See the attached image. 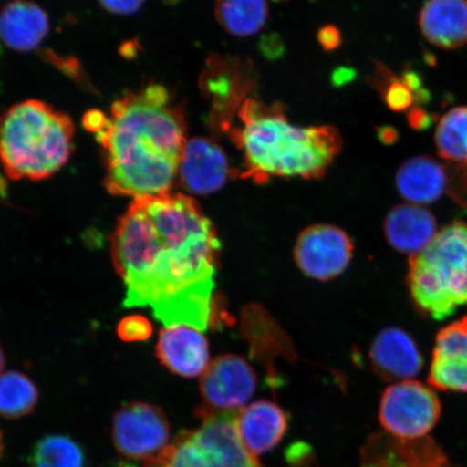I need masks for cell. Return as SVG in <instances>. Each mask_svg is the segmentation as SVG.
<instances>
[{
  "label": "cell",
  "instance_id": "obj_23",
  "mask_svg": "<svg viewBox=\"0 0 467 467\" xmlns=\"http://www.w3.org/2000/svg\"><path fill=\"white\" fill-rule=\"evenodd\" d=\"M39 400L38 389L31 379L17 371L0 375V416L15 420L34 411Z\"/></svg>",
  "mask_w": 467,
  "mask_h": 467
},
{
  "label": "cell",
  "instance_id": "obj_34",
  "mask_svg": "<svg viewBox=\"0 0 467 467\" xmlns=\"http://www.w3.org/2000/svg\"><path fill=\"white\" fill-rule=\"evenodd\" d=\"M4 367H5V355H4L2 347H0V375H2Z\"/></svg>",
  "mask_w": 467,
  "mask_h": 467
},
{
  "label": "cell",
  "instance_id": "obj_8",
  "mask_svg": "<svg viewBox=\"0 0 467 467\" xmlns=\"http://www.w3.org/2000/svg\"><path fill=\"white\" fill-rule=\"evenodd\" d=\"M237 411L198 410L200 429L191 431L192 441L200 452L203 467H260L258 460L248 451L236 428Z\"/></svg>",
  "mask_w": 467,
  "mask_h": 467
},
{
  "label": "cell",
  "instance_id": "obj_30",
  "mask_svg": "<svg viewBox=\"0 0 467 467\" xmlns=\"http://www.w3.org/2000/svg\"><path fill=\"white\" fill-rule=\"evenodd\" d=\"M318 40L326 50H334L341 44V34L335 26H326L320 29Z\"/></svg>",
  "mask_w": 467,
  "mask_h": 467
},
{
  "label": "cell",
  "instance_id": "obj_25",
  "mask_svg": "<svg viewBox=\"0 0 467 467\" xmlns=\"http://www.w3.org/2000/svg\"><path fill=\"white\" fill-rule=\"evenodd\" d=\"M234 71H230L221 61L209 63L204 72L202 85L207 95L213 99L215 109H225L237 98V88L234 79Z\"/></svg>",
  "mask_w": 467,
  "mask_h": 467
},
{
  "label": "cell",
  "instance_id": "obj_20",
  "mask_svg": "<svg viewBox=\"0 0 467 467\" xmlns=\"http://www.w3.org/2000/svg\"><path fill=\"white\" fill-rule=\"evenodd\" d=\"M48 29V16L32 2L16 0L0 11V39L11 49L29 51L36 48Z\"/></svg>",
  "mask_w": 467,
  "mask_h": 467
},
{
  "label": "cell",
  "instance_id": "obj_19",
  "mask_svg": "<svg viewBox=\"0 0 467 467\" xmlns=\"http://www.w3.org/2000/svg\"><path fill=\"white\" fill-rule=\"evenodd\" d=\"M396 185L400 194L412 204L433 203L449 190L447 167L429 156L413 157L397 171Z\"/></svg>",
  "mask_w": 467,
  "mask_h": 467
},
{
  "label": "cell",
  "instance_id": "obj_1",
  "mask_svg": "<svg viewBox=\"0 0 467 467\" xmlns=\"http://www.w3.org/2000/svg\"><path fill=\"white\" fill-rule=\"evenodd\" d=\"M220 241L200 204L184 194L134 198L112 237L126 307H148L168 327L206 331L213 314Z\"/></svg>",
  "mask_w": 467,
  "mask_h": 467
},
{
  "label": "cell",
  "instance_id": "obj_36",
  "mask_svg": "<svg viewBox=\"0 0 467 467\" xmlns=\"http://www.w3.org/2000/svg\"><path fill=\"white\" fill-rule=\"evenodd\" d=\"M167 2H175V0H167Z\"/></svg>",
  "mask_w": 467,
  "mask_h": 467
},
{
  "label": "cell",
  "instance_id": "obj_27",
  "mask_svg": "<svg viewBox=\"0 0 467 467\" xmlns=\"http://www.w3.org/2000/svg\"><path fill=\"white\" fill-rule=\"evenodd\" d=\"M383 91L385 103L395 112H404L417 101L416 95L410 88L401 79L390 78V74L387 75V86L384 87Z\"/></svg>",
  "mask_w": 467,
  "mask_h": 467
},
{
  "label": "cell",
  "instance_id": "obj_12",
  "mask_svg": "<svg viewBox=\"0 0 467 467\" xmlns=\"http://www.w3.org/2000/svg\"><path fill=\"white\" fill-rule=\"evenodd\" d=\"M363 467H453L431 438L402 441L372 436L363 451Z\"/></svg>",
  "mask_w": 467,
  "mask_h": 467
},
{
  "label": "cell",
  "instance_id": "obj_14",
  "mask_svg": "<svg viewBox=\"0 0 467 467\" xmlns=\"http://www.w3.org/2000/svg\"><path fill=\"white\" fill-rule=\"evenodd\" d=\"M156 355L169 371L184 378L202 376L210 364L207 338L202 331L189 326L162 329Z\"/></svg>",
  "mask_w": 467,
  "mask_h": 467
},
{
  "label": "cell",
  "instance_id": "obj_18",
  "mask_svg": "<svg viewBox=\"0 0 467 467\" xmlns=\"http://www.w3.org/2000/svg\"><path fill=\"white\" fill-rule=\"evenodd\" d=\"M420 27L431 45L443 49L467 44V0H428L420 14Z\"/></svg>",
  "mask_w": 467,
  "mask_h": 467
},
{
  "label": "cell",
  "instance_id": "obj_15",
  "mask_svg": "<svg viewBox=\"0 0 467 467\" xmlns=\"http://www.w3.org/2000/svg\"><path fill=\"white\" fill-rule=\"evenodd\" d=\"M373 370L385 381H407L421 372L424 360L413 338L400 328H387L372 342Z\"/></svg>",
  "mask_w": 467,
  "mask_h": 467
},
{
  "label": "cell",
  "instance_id": "obj_29",
  "mask_svg": "<svg viewBox=\"0 0 467 467\" xmlns=\"http://www.w3.org/2000/svg\"><path fill=\"white\" fill-rule=\"evenodd\" d=\"M104 9L116 15H130L141 8L144 0H99Z\"/></svg>",
  "mask_w": 467,
  "mask_h": 467
},
{
  "label": "cell",
  "instance_id": "obj_4",
  "mask_svg": "<svg viewBox=\"0 0 467 467\" xmlns=\"http://www.w3.org/2000/svg\"><path fill=\"white\" fill-rule=\"evenodd\" d=\"M71 117L39 100L0 116V162L11 180L39 181L66 165L74 150Z\"/></svg>",
  "mask_w": 467,
  "mask_h": 467
},
{
  "label": "cell",
  "instance_id": "obj_32",
  "mask_svg": "<svg viewBox=\"0 0 467 467\" xmlns=\"http://www.w3.org/2000/svg\"><path fill=\"white\" fill-rule=\"evenodd\" d=\"M355 78V71L352 68L341 67L332 75V83L335 86L340 87L348 84Z\"/></svg>",
  "mask_w": 467,
  "mask_h": 467
},
{
  "label": "cell",
  "instance_id": "obj_31",
  "mask_svg": "<svg viewBox=\"0 0 467 467\" xmlns=\"http://www.w3.org/2000/svg\"><path fill=\"white\" fill-rule=\"evenodd\" d=\"M409 124L416 130H423L431 124V117L421 109H413L408 115Z\"/></svg>",
  "mask_w": 467,
  "mask_h": 467
},
{
  "label": "cell",
  "instance_id": "obj_13",
  "mask_svg": "<svg viewBox=\"0 0 467 467\" xmlns=\"http://www.w3.org/2000/svg\"><path fill=\"white\" fill-rule=\"evenodd\" d=\"M429 383L437 389L467 393V315L438 334Z\"/></svg>",
  "mask_w": 467,
  "mask_h": 467
},
{
  "label": "cell",
  "instance_id": "obj_7",
  "mask_svg": "<svg viewBox=\"0 0 467 467\" xmlns=\"http://www.w3.org/2000/svg\"><path fill=\"white\" fill-rule=\"evenodd\" d=\"M112 438L122 458L141 461L150 467L169 446L171 424L161 408L130 402L115 413Z\"/></svg>",
  "mask_w": 467,
  "mask_h": 467
},
{
  "label": "cell",
  "instance_id": "obj_22",
  "mask_svg": "<svg viewBox=\"0 0 467 467\" xmlns=\"http://www.w3.org/2000/svg\"><path fill=\"white\" fill-rule=\"evenodd\" d=\"M220 25L236 36L259 32L267 19L266 0H217Z\"/></svg>",
  "mask_w": 467,
  "mask_h": 467
},
{
  "label": "cell",
  "instance_id": "obj_33",
  "mask_svg": "<svg viewBox=\"0 0 467 467\" xmlns=\"http://www.w3.org/2000/svg\"><path fill=\"white\" fill-rule=\"evenodd\" d=\"M379 139L385 144H392L396 141L397 132L393 128L384 127L379 131Z\"/></svg>",
  "mask_w": 467,
  "mask_h": 467
},
{
  "label": "cell",
  "instance_id": "obj_5",
  "mask_svg": "<svg viewBox=\"0 0 467 467\" xmlns=\"http://www.w3.org/2000/svg\"><path fill=\"white\" fill-rule=\"evenodd\" d=\"M408 285L414 305L441 320L467 306V225L443 227L421 253L410 255Z\"/></svg>",
  "mask_w": 467,
  "mask_h": 467
},
{
  "label": "cell",
  "instance_id": "obj_26",
  "mask_svg": "<svg viewBox=\"0 0 467 467\" xmlns=\"http://www.w3.org/2000/svg\"><path fill=\"white\" fill-rule=\"evenodd\" d=\"M150 467H203L191 431L181 433Z\"/></svg>",
  "mask_w": 467,
  "mask_h": 467
},
{
  "label": "cell",
  "instance_id": "obj_24",
  "mask_svg": "<svg viewBox=\"0 0 467 467\" xmlns=\"http://www.w3.org/2000/svg\"><path fill=\"white\" fill-rule=\"evenodd\" d=\"M29 467H86L84 449L67 435H47L28 457Z\"/></svg>",
  "mask_w": 467,
  "mask_h": 467
},
{
  "label": "cell",
  "instance_id": "obj_6",
  "mask_svg": "<svg viewBox=\"0 0 467 467\" xmlns=\"http://www.w3.org/2000/svg\"><path fill=\"white\" fill-rule=\"evenodd\" d=\"M441 404L426 385L407 379L384 390L379 422L390 435L402 441L426 437L440 420Z\"/></svg>",
  "mask_w": 467,
  "mask_h": 467
},
{
  "label": "cell",
  "instance_id": "obj_3",
  "mask_svg": "<svg viewBox=\"0 0 467 467\" xmlns=\"http://www.w3.org/2000/svg\"><path fill=\"white\" fill-rule=\"evenodd\" d=\"M239 117L242 127L233 130V139L244 151L246 174L260 182L271 175L319 178L341 148L334 128L291 125L276 105L249 99Z\"/></svg>",
  "mask_w": 467,
  "mask_h": 467
},
{
  "label": "cell",
  "instance_id": "obj_9",
  "mask_svg": "<svg viewBox=\"0 0 467 467\" xmlns=\"http://www.w3.org/2000/svg\"><path fill=\"white\" fill-rule=\"evenodd\" d=\"M353 249L346 232L334 225L317 224L307 227L297 238L295 260L306 276L324 282L346 271Z\"/></svg>",
  "mask_w": 467,
  "mask_h": 467
},
{
  "label": "cell",
  "instance_id": "obj_10",
  "mask_svg": "<svg viewBox=\"0 0 467 467\" xmlns=\"http://www.w3.org/2000/svg\"><path fill=\"white\" fill-rule=\"evenodd\" d=\"M200 388L207 408L238 411L254 396L256 377L244 358L237 355H222L204 370Z\"/></svg>",
  "mask_w": 467,
  "mask_h": 467
},
{
  "label": "cell",
  "instance_id": "obj_35",
  "mask_svg": "<svg viewBox=\"0 0 467 467\" xmlns=\"http://www.w3.org/2000/svg\"><path fill=\"white\" fill-rule=\"evenodd\" d=\"M3 451H4V441H3L2 431H0V459H2Z\"/></svg>",
  "mask_w": 467,
  "mask_h": 467
},
{
  "label": "cell",
  "instance_id": "obj_28",
  "mask_svg": "<svg viewBox=\"0 0 467 467\" xmlns=\"http://www.w3.org/2000/svg\"><path fill=\"white\" fill-rule=\"evenodd\" d=\"M117 334L125 342L145 341L153 334V326L142 315H131L120 320Z\"/></svg>",
  "mask_w": 467,
  "mask_h": 467
},
{
  "label": "cell",
  "instance_id": "obj_11",
  "mask_svg": "<svg viewBox=\"0 0 467 467\" xmlns=\"http://www.w3.org/2000/svg\"><path fill=\"white\" fill-rule=\"evenodd\" d=\"M178 175L189 192L197 195L213 194L223 188L229 179V161L219 145L195 138L185 144Z\"/></svg>",
  "mask_w": 467,
  "mask_h": 467
},
{
  "label": "cell",
  "instance_id": "obj_21",
  "mask_svg": "<svg viewBox=\"0 0 467 467\" xmlns=\"http://www.w3.org/2000/svg\"><path fill=\"white\" fill-rule=\"evenodd\" d=\"M435 143L438 154L449 166L467 169V107L454 108L442 117Z\"/></svg>",
  "mask_w": 467,
  "mask_h": 467
},
{
  "label": "cell",
  "instance_id": "obj_16",
  "mask_svg": "<svg viewBox=\"0 0 467 467\" xmlns=\"http://www.w3.org/2000/svg\"><path fill=\"white\" fill-rule=\"evenodd\" d=\"M236 428L244 446L254 457L273 451L288 430L287 414L268 400L253 402L239 409Z\"/></svg>",
  "mask_w": 467,
  "mask_h": 467
},
{
  "label": "cell",
  "instance_id": "obj_2",
  "mask_svg": "<svg viewBox=\"0 0 467 467\" xmlns=\"http://www.w3.org/2000/svg\"><path fill=\"white\" fill-rule=\"evenodd\" d=\"M182 109L151 84L113 103L97 132L109 194L140 198L171 192L186 142Z\"/></svg>",
  "mask_w": 467,
  "mask_h": 467
},
{
  "label": "cell",
  "instance_id": "obj_17",
  "mask_svg": "<svg viewBox=\"0 0 467 467\" xmlns=\"http://www.w3.org/2000/svg\"><path fill=\"white\" fill-rule=\"evenodd\" d=\"M384 234L390 246L400 253L417 254L437 235L436 219L422 206L400 204L385 219Z\"/></svg>",
  "mask_w": 467,
  "mask_h": 467
}]
</instances>
